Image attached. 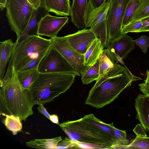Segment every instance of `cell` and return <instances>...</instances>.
<instances>
[{"instance_id":"obj_13","label":"cell","mask_w":149,"mask_h":149,"mask_svg":"<svg viewBox=\"0 0 149 149\" xmlns=\"http://www.w3.org/2000/svg\"><path fill=\"white\" fill-rule=\"evenodd\" d=\"M114 54L125 59L129 53L135 48L132 38L127 33L122 34L119 37L109 42L108 47Z\"/></svg>"},{"instance_id":"obj_23","label":"cell","mask_w":149,"mask_h":149,"mask_svg":"<svg viewBox=\"0 0 149 149\" xmlns=\"http://www.w3.org/2000/svg\"><path fill=\"white\" fill-rule=\"evenodd\" d=\"M96 37L99 38L104 48L109 44L106 19L90 27Z\"/></svg>"},{"instance_id":"obj_25","label":"cell","mask_w":149,"mask_h":149,"mask_svg":"<svg viewBox=\"0 0 149 149\" xmlns=\"http://www.w3.org/2000/svg\"><path fill=\"white\" fill-rule=\"evenodd\" d=\"M5 116L4 121L5 125L8 129L12 132L13 135L22 131V125L19 117L12 115H7Z\"/></svg>"},{"instance_id":"obj_18","label":"cell","mask_w":149,"mask_h":149,"mask_svg":"<svg viewBox=\"0 0 149 149\" xmlns=\"http://www.w3.org/2000/svg\"><path fill=\"white\" fill-rule=\"evenodd\" d=\"M104 48L100 39L96 38L84 54V65L90 67L95 64L99 59Z\"/></svg>"},{"instance_id":"obj_20","label":"cell","mask_w":149,"mask_h":149,"mask_svg":"<svg viewBox=\"0 0 149 149\" xmlns=\"http://www.w3.org/2000/svg\"><path fill=\"white\" fill-rule=\"evenodd\" d=\"M18 80L24 89H29L31 86L38 78L40 73L38 68H34L17 72Z\"/></svg>"},{"instance_id":"obj_12","label":"cell","mask_w":149,"mask_h":149,"mask_svg":"<svg viewBox=\"0 0 149 149\" xmlns=\"http://www.w3.org/2000/svg\"><path fill=\"white\" fill-rule=\"evenodd\" d=\"M111 0H107L99 7H95L88 2L85 18V28L91 26L106 19Z\"/></svg>"},{"instance_id":"obj_30","label":"cell","mask_w":149,"mask_h":149,"mask_svg":"<svg viewBox=\"0 0 149 149\" xmlns=\"http://www.w3.org/2000/svg\"><path fill=\"white\" fill-rule=\"evenodd\" d=\"M134 43L141 49L145 53L147 52L148 47L149 46V37L142 36L139 38L133 40Z\"/></svg>"},{"instance_id":"obj_34","label":"cell","mask_w":149,"mask_h":149,"mask_svg":"<svg viewBox=\"0 0 149 149\" xmlns=\"http://www.w3.org/2000/svg\"><path fill=\"white\" fill-rule=\"evenodd\" d=\"M133 131L136 135V136L142 137L147 136L144 128L141 124L137 125L133 130Z\"/></svg>"},{"instance_id":"obj_29","label":"cell","mask_w":149,"mask_h":149,"mask_svg":"<svg viewBox=\"0 0 149 149\" xmlns=\"http://www.w3.org/2000/svg\"><path fill=\"white\" fill-rule=\"evenodd\" d=\"M143 26V23L141 20L131 22L122 28V34L129 32H138Z\"/></svg>"},{"instance_id":"obj_24","label":"cell","mask_w":149,"mask_h":149,"mask_svg":"<svg viewBox=\"0 0 149 149\" xmlns=\"http://www.w3.org/2000/svg\"><path fill=\"white\" fill-rule=\"evenodd\" d=\"M81 80L84 84H88L100 77L99 59L94 64L90 66L81 75Z\"/></svg>"},{"instance_id":"obj_8","label":"cell","mask_w":149,"mask_h":149,"mask_svg":"<svg viewBox=\"0 0 149 149\" xmlns=\"http://www.w3.org/2000/svg\"><path fill=\"white\" fill-rule=\"evenodd\" d=\"M38 70L40 73L71 72L80 76L53 45L41 60Z\"/></svg>"},{"instance_id":"obj_37","label":"cell","mask_w":149,"mask_h":149,"mask_svg":"<svg viewBox=\"0 0 149 149\" xmlns=\"http://www.w3.org/2000/svg\"><path fill=\"white\" fill-rule=\"evenodd\" d=\"M34 9L37 10L41 6V0H27Z\"/></svg>"},{"instance_id":"obj_26","label":"cell","mask_w":149,"mask_h":149,"mask_svg":"<svg viewBox=\"0 0 149 149\" xmlns=\"http://www.w3.org/2000/svg\"><path fill=\"white\" fill-rule=\"evenodd\" d=\"M140 0H130L127 6L122 22V28L129 24L139 6Z\"/></svg>"},{"instance_id":"obj_21","label":"cell","mask_w":149,"mask_h":149,"mask_svg":"<svg viewBox=\"0 0 149 149\" xmlns=\"http://www.w3.org/2000/svg\"><path fill=\"white\" fill-rule=\"evenodd\" d=\"M62 140L61 136L52 139H36L26 143L29 147L38 149H54L58 143Z\"/></svg>"},{"instance_id":"obj_41","label":"cell","mask_w":149,"mask_h":149,"mask_svg":"<svg viewBox=\"0 0 149 149\" xmlns=\"http://www.w3.org/2000/svg\"><path fill=\"white\" fill-rule=\"evenodd\" d=\"M115 56L119 62L123 65H125V63L123 60V59L120 57L118 54H114Z\"/></svg>"},{"instance_id":"obj_10","label":"cell","mask_w":149,"mask_h":149,"mask_svg":"<svg viewBox=\"0 0 149 149\" xmlns=\"http://www.w3.org/2000/svg\"><path fill=\"white\" fill-rule=\"evenodd\" d=\"M69 18L53 16L48 12L42 17L38 24L37 34L51 38L56 37L58 32L68 22Z\"/></svg>"},{"instance_id":"obj_31","label":"cell","mask_w":149,"mask_h":149,"mask_svg":"<svg viewBox=\"0 0 149 149\" xmlns=\"http://www.w3.org/2000/svg\"><path fill=\"white\" fill-rule=\"evenodd\" d=\"M147 77L143 82L138 85L139 89L144 95L149 97V70H146Z\"/></svg>"},{"instance_id":"obj_6","label":"cell","mask_w":149,"mask_h":149,"mask_svg":"<svg viewBox=\"0 0 149 149\" xmlns=\"http://www.w3.org/2000/svg\"><path fill=\"white\" fill-rule=\"evenodd\" d=\"M6 8L10 29L18 39L28 26L34 9L27 0H7Z\"/></svg>"},{"instance_id":"obj_4","label":"cell","mask_w":149,"mask_h":149,"mask_svg":"<svg viewBox=\"0 0 149 149\" xmlns=\"http://www.w3.org/2000/svg\"><path fill=\"white\" fill-rule=\"evenodd\" d=\"M76 76L71 72L40 73L29 89L35 104L49 102L65 93L74 83Z\"/></svg>"},{"instance_id":"obj_15","label":"cell","mask_w":149,"mask_h":149,"mask_svg":"<svg viewBox=\"0 0 149 149\" xmlns=\"http://www.w3.org/2000/svg\"><path fill=\"white\" fill-rule=\"evenodd\" d=\"M41 7L57 15L68 16L70 14L69 0H41Z\"/></svg>"},{"instance_id":"obj_7","label":"cell","mask_w":149,"mask_h":149,"mask_svg":"<svg viewBox=\"0 0 149 149\" xmlns=\"http://www.w3.org/2000/svg\"><path fill=\"white\" fill-rule=\"evenodd\" d=\"M130 0H111L106 18L109 42L122 35L123 21Z\"/></svg>"},{"instance_id":"obj_16","label":"cell","mask_w":149,"mask_h":149,"mask_svg":"<svg viewBox=\"0 0 149 149\" xmlns=\"http://www.w3.org/2000/svg\"><path fill=\"white\" fill-rule=\"evenodd\" d=\"M88 0H73L71 7V21L79 29L85 27V18Z\"/></svg>"},{"instance_id":"obj_27","label":"cell","mask_w":149,"mask_h":149,"mask_svg":"<svg viewBox=\"0 0 149 149\" xmlns=\"http://www.w3.org/2000/svg\"><path fill=\"white\" fill-rule=\"evenodd\" d=\"M148 17H149V0H140L138 7L130 22L140 20Z\"/></svg>"},{"instance_id":"obj_1","label":"cell","mask_w":149,"mask_h":149,"mask_svg":"<svg viewBox=\"0 0 149 149\" xmlns=\"http://www.w3.org/2000/svg\"><path fill=\"white\" fill-rule=\"evenodd\" d=\"M74 145L83 148L115 149L120 145H128L125 130L118 129L113 123H105L93 113L76 120L59 125Z\"/></svg>"},{"instance_id":"obj_22","label":"cell","mask_w":149,"mask_h":149,"mask_svg":"<svg viewBox=\"0 0 149 149\" xmlns=\"http://www.w3.org/2000/svg\"><path fill=\"white\" fill-rule=\"evenodd\" d=\"M39 9L37 10L34 9L32 17L28 26L15 42L17 44L28 36L37 35L38 24L40 20L38 19V17Z\"/></svg>"},{"instance_id":"obj_2","label":"cell","mask_w":149,"mask_h":149,"mask_svg":"<svg viewBox=\"0 0 149 149\" xmlns=\"http://www.w3.org/2000/svg\"><path fill=\"white\" fill-rule=\"evenodd\" d=\"M141 79L125 67L116 64L96 81L85 104L97 109L103 108L118 98L133 81Z\"/></svg>"},{"instance_id":"obj_39","label":"cell","mask_w":149,"mask_h":149,"mask_svg":"<svg viewBox=\"0 0 149 149\" xmlns=\"http://www.w3.org/2000/svg\"><path fill=\"white\" fill-rule=\"evenodd\" d=\"M50 120L53 123L59 125L58 120V116L56 114H52L50 115Z\"/></svg>"},{"instance_id":"obj_3","label":"cell","mask_w":149,"mask_h":149,"mask_svg":"<svg viewBox=\"0 0 149 149\" xmlns=\"http://www.w3.org/2000/svg\"><path fill=\"white\" fill-rule=\"evenodd\" d=\"M11 76L0 83V111L3 116L12 115L25 121L33 113L35 102L30 89H24L13 68Z\"/></svg>"},{"instance_id":"obj_11","label":"cell","mask_w":149,"mask_h":149,"mask_svg":"<svg viewBox=\"0 0 149 149\" xmlns=\"http://www.w3.org/2000/svg\"><path fill=\"white\" fill-rule=\"evenodd\" d=\"M65 36L76 50L84 54L93 41L96 38L91 29L84 28Z\"/></svg>"},{"instance_id":"obj_33","label":"cell","mask_w":149,"mask_h":149,"mask_svg":"<svg viewBox=\"0 0 149 149\" xmlns=\"http://www.w3.org/2000/svg\"><path fill=\"white\" fill-rule=\"evenodd\" d=\"M74 147L73 143L69 138L62 140L57 144L55 149H66Z\"/></svg>"},{"instance_id":"obj_14","label":"cell","mask_w":149,"mask_h":149,"mask_svg":"<svg viewBox=\"0 0 149 149\" xmlns=\"http://www.w3.org/2000/svg\"><path fill=\"white\" fill-rule=\"evenodd\" d=\"M136 112V118L149 133V97L144 94L139 95L135 100Z\"/></svg>"},{"instance_id":"obj_9","label":"cell","mask_w":149,"mask_h":149,"mask_svg":"<svg viewBox=\"0 0 149 149\" xmlns=\"http://www.w3.org/2000/svg\"><path fill=\"white\" fill-rule=\"evenodd\" d=\"M54 47L72 65L75 71L81 75L89 67L84 65V55L74 48L65 36L50 39Z\"/></svg>"},{"instance_id":"obj_35","label":"cell","mask_w":149,"mask_h":149,"mask_svg":"<svg viewBox=\"0 0 149 149\" xmlns=\"http://www.w3.org/2000/svg\"><path fill=\"white\" fill-rule=\"evenodd\" d=\"M143 23V26L138 32L144 31H149V17L141 19Z\"/></svg>"},{"instance_id":"obj_19","label":"cell","mask_w":149,"mask_h":149,"mask_svg":"<svg viewBox=\"0 0 149 149\" xmlns=\"http://www.w3.org/2000/svg\"><path fill=\"white\" fill-rule=\"evenodd\" d=\"M99 59L100 77L119 62L108 47L104 48Z\"/></svg>"},{"instance_id":"obj_5","label":"cell","mask_w":149,"mask_h":149,"mask_svg":"<svg viewBox=\"0 0 149 149\" xmlns=\"http://www.w3.org/2000/svg\"><path fill=\"white\" fill-rule=\"evenodd\" d=\"M15 43L6 72L0 83L10 78L13 68L16 72L20 71L32 60L45 56L52 45L50 39L38 35L28 36L17 44Z\"/></svg>"},{"instance_id":"obj_28","label":"cell","mask_w":149,"mask_h":149,"mask_svg":"<svg viewBox=\"0 0 149 149\" xmlns=\"http://www.w3.org/2000/svg\"><path fill=\"white\" fill-rule=\"evenodd\" d=\"M127 149H149V137L136 136L135 139L128 144Z\"/></svg>"},{"instance_id":"obj_17","label":"cell","mask_w":149,"mask_h":149,"mask_svg":"<svg viewBox=\"0 0 149 149\" xmlns=\"http://www.w3.org/2000/svg\"><path fill=\"white\" fill-rule=\"evenodd\" d=\"M15 45V43L10 39L0 42V82L4 77L7 64L13 53Z\"/></svg>"},{"instance_id":"obj_32","label":"cell","mask_w":149,"mask_h":149,"mask_svg":"<svg viewBox=\"0 0 149 149\" xmlns=\"http://www.w3.org/2000/svg\"><path fill=\"white\" fill-rule=\"evenodd\" d=\"M44 56H40L32 60L20 71H24L34 68H38L40 61Z\"/></svg>"},{"instance_id":"obj_40","label":"cell","mask_w":149,"mask_h":149,"mask_svg":"<svg viewBox=\"0 0 149 149\" xmlns=\"http://www.w3.org/2000/svg\"><path fill=\"white\" fill-rule=\"evenodd\" d=\"M7 0H0V8L1 10H2L6 8Z\"/></svg>"},{"instance_id":"obj_36","label":"cell","mask_w":149,"mask_h":149,"mask_svg":"<svg viewBox=\"0 0 149 149\" xmlns=\"http://www.w3.org/2000/svg\"><path fill=\"white\" fill-rule=\"evenodd\" d=\"M38 107L37 108L38 111L41 114L43 115L48 119L50 120V115L44 106V104H38Z\"/></svg>"},{"instance_id":"obj_38","label":"cell","mask_w":149,"mask_h":149,"mask_svg":"<svg viewBox=\"0 0 149 149\" xmlns=\"http://www.w3.org/2000/svg\"><path fill=\"white\" fill-rule=\"evenodd\" d=\"M107 0H88L95 7H99L104 3Z\"/></svg>"}]
</instances>
